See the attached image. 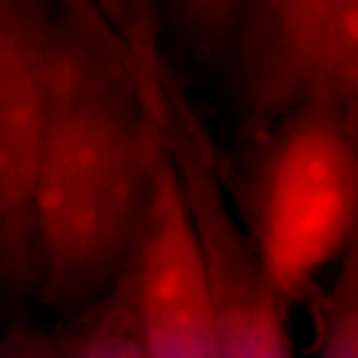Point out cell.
I'll return each mask as SVG.
<instances>
[{"instance_id": "6da1fadb", "label": "cell", "mask_w": 358, "mask_h": 358, "mask_svg": "<svg viewBox=\"0 0 358 358\" xmlns=\"http://www.w3.org/2000/svg\"><path fill=\"white\" fill-rule=\"evenodd\" d=\"M162 152L159 115L126 40L96 32L58 0L32 183L38 303L72 315L114 285Z\"/></svg>"}, {"instance_id": "7a4b0ae2", "label": "cell", "mask_w": 358, "mask_h": 358, "mask_svg": "<svg viewBox=\"0 0 358 358\" xmlns=\"http://www.w3.org/2000/svg\"><path fill=\"white\" fill-rule=\"evenodd\" d=\"M233 209L289 301L357 245L358 100L317 94L235 140L223 167Z\"/></svg>"}, {"instance_id": "3957f363", "label": "cell", "mask_w": 358, "mask_h": 358, "mask_svg": "<svg viewBox=\"0 0 358 358\" xmlns=\"http://www.w3.org/2000/svg\"><path fill=\"white\" fill-rule=\"evenodd\" d=\"M229 66L235 140L317 94L358 100V0H249Z\"/></svg>"}, {"instance_id": "277c9868", "label": "cell", "mask_w": 358, "mask_h": 358, "mask_svg": "<svg viewBox=\"0 0 358 358\" xmlns=\"http://www.w3.org/2000/svg\"><path fill=\"white\" fill-rule=\"evenodd\" d=\"M58 0H0V303L38 301L32 183Z\"/></svg>"}, {"instance_id": "5b68a950", "label": "cell", "mask_w": 358, "mask_h": 358, "mask_svg": "<svg viewBox=\"0 0 358 358\" xmlns=\"http://www.w3.org/2000/svg\"><path fill=\"white\" fill-rule=\"evenodd\" d=\"M211 303V358H294L289 301L249 243L229 197L215 185L189 195Z\"/></svg>"}, {"instance_id": "8992f818", "label": "cell", "mask_w": 358, "mask_h": 358, "mask_svg": "<svg viewBox=\"0 0 358 358\" xmlns=\"http://www.w3.org/2000/svg\"><path fill=\"white\" fill-rule=\"evenodd\" d=\"M62 334L66 358H148L129 261L98 301L72 313Z\"/></svg>"}, {"instance_id": "52a82bcc", "label": "cell", "mask_w": 358, "mask_h": 358, "mask_svg": "<svg viewBox=\"0 0 358 358\" xmlns=\"http://www.w3.org/2000/svg\"><path fill=\"white\" fill-rule=\"evenodd\" d=\"M249 0H157L159 18L201 64H229Z\"/></svg>"}, {"instance_id": "ba28073f", "label": "cell", "mask_w": 358, "mask_h": 358, "mask_svg": "<svg viewBox=\"0 0 358 358\" xmlns=\"http://www.w3.org/2000/svg\"><path fill=\"white\" fill-rule=\"evenodd\" d=\"M331 287L315 289L310 305L317 358H358V245L338 261Z\"/></svg>"}, {"instance_id": "9c48e42d", "label": "cell", "mask_w": 358, "mask_h": 358, "mask_svg": "<svg viewBox=\"0 0 358 358\" xmlns=\"http://www.w3.org/2000/svg\"><path fill=\"white\" fill-rule=\"evenodd\" d=\"M0 358H66L64 334L16 324L0 338Z\"/></svg>"}, {"instance_id": "30bf717a", "label": "cell", "mask_w": 358, "mask_h": 358, "mask_svg": "<svg viewBox=\"0 0 358 358\" xmlns=\"http://www.w3.org/2000/svg\"><path fill=\"white\" fill-rule=\"evenodd\" d=\"M62 2L88 26L106 28L112 22V26L120 32L124 18L122 0H62Z\"/></svg>"}]
</instances>
